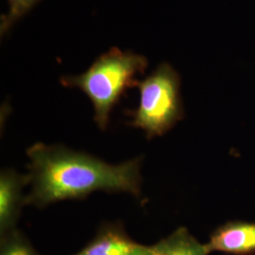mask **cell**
<instances>
[{"label": "cell", "instance_id": "obj_1", "mask_svg": "<svg viewBox=\"0 0 255 255\" xmlns=\"http://www.w3.org/2000/svg\"><path fill=\"white\" fill-rule=\"evenodd\" d=\"M27 155L30 177L27 205L44 208L58 201L82 200L97 191L141 196L140 157L111 164L88 153L44 143L29 146Z\"/></svg>", "mask_w": 255, "mask_h": 255}, {"label": "cell", "instance_id": "obj_2", "mask_svg": "<svg viewBox=\"0 0 255 255\" xmlns=\"http://www.w3.org/2000/svg\"><path fill=\"white\" fill-rule=\"evenodd\" d=\"M147 65L145 56L113 47L101 55L86 72L64 76L60 82L64 87L79 88L89 98L95 112L94 120L101 130H105L112 110L128 88L135 86V77L144 73Z\"/></svg>", "mask_w": 255, "mask_h": 255}, {"label": "cell", "instance_id": "obj_3", "mask_svg": "<svg viewBox=\"0 0 255 255\" xmlns=\"http://www.w3.org/2000/svg\"><path fill=\"white\" fill-rule=\"evenodd\" d=\"M140 93L137 109L130 111V126L142 129L146 138L164 135L183 118L179 74L167 63L135 84Z\"/></svg>", "mask_w": 255, "mask_h": 255}, {"label": "cell", "instance_id": "obj_4", "mask_svg": "<svg viewBox=\"0 0 255 255\" xmlns=\"http://www.w3.org/2000/svg\"><path fill=\"white\" fill-rule=\"evenodd\" d=\"M74 255H151V251L150 246L132 240L121 224L105 223L96 237Z\"/></svg>", "mask_w": 255, "mask_h": 255}, {"label": "cell", "instance_id": "obj_5", "mask_svg": "<svg viewBox=\"0 0 255 255\" xmlns=\"http://www.w3.org/2000/svg\"><path fill=\"white\" fill-rule=\"evenodd\" d=\"M30 183L29 175L19 174L13 169H4L0 174V235L16 228L21 210L27 196L23 189Z\"/></svg>", "mask_w": 255, "mask_h": 255}, {"label": "cell", "instance_id": "obj_6", "mask_svg": "<svg viewBox=\"0 0 255 255\" xmlns=\"http://www.w3.org/2000/svg\"><path fill=\"white\" fill-rule=\"evenodd\" d=\"M204 246L209 254L213 252L234 255L255 254V223L229 221L212 233L209 241Z\"/></svg>", "mask_w": 255, "mask_h": 255}, {"label": "cell", "instance_id": "obj_7", "mask_svg": "<svg viewBox=\"0 0 255 255\" xmlns=\"http://www.w3.org/2000/svg\"><path fill=\"white\" fill-rule=\"evenodd\" d=\"M151 255H209L185 227H180L165 238L150 246Z\"/></svg>", "mask_w": 255, "mask_h": 255}, {"label": "cell", "instance_id": "obj_8", "mask_svg": "<svg viewBox=\"0 0 255 255\" xmlns=\"http://www.w3.org/2000/svg\"><path fill=\"white\" fill-rule=\"evenodd\" d=\"M0 255H40L17 229L1 236Z\"/></svg>", "mask_w": 255, "mask_h": 255}, {"label": "cell", "instance_id": "obj_9", "mask_svg": "<svg viewBox=\"0 0 255 255\" xmlns=\"http://www.w3.org/2000/svg\"><path fill=\"white\" fill-rule=\"evenodd\" d=\"M40 0H8L9 9L0 20V34L5 35L19 19L22 18Z\"/></svg>", "mask_w": 255, "mask_h": 255}]
</instances>
